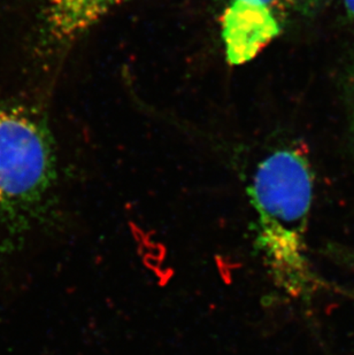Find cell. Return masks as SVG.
I'll list each match as a JSON object with an SVG mask.
<instances>
[{"label": "cell", "mask_w": 354, "mask_h": 355, "mask_svg": "<svg viewBox=\"0 0 354 355\" xmlns=\"http://www.w3.org/2000/svg\"><path fill=\"white\" fill-rule=\"evenodd\" d=\"M248 193L257 215V250L278 288L294 298L327 288L308 258L314 178L307 158L294 148L271 153L254 171Z\"/></svg>", "instance_id": "1"}, {"label": "cell", "mask_w": 354, "mask_h": 355, "mask_svg": "<svg viewBox=\"0 0 354 355\" xmlns=\"http://www.w3.org/2000/svg\"><path fill=\"white\" fill-rule=\"evenodd\" d=\"M47 120L26 103H0V254L17 251L47 214L57 184Z\"/></svg>", "instance_id": "2"}, {"label": "cell", "mask_w": 354, "mask_h": 355, "mask_svg": "<svg viewBox=\"0 0 354 355\" xmlns=\"http://www.w3.org/2000/svg\"><path fill=\"white\" fill-rule=\"evenodd\" d=\"M224 45L230 64H244L280 34V21L266 7L246 1H229L224 13Z\"/></svg>", "instance_id": "3"}, {"label": "cell", "mask_w": 354, "mask_h": 355, "mask_svg": "<svg viewBox=\"0 0 354 355\" xmlns=\"http://www.w3.org/2000/svg\"><path fill=\"white\" fill-rule=\"evenodd\" d=\"M127 1L45 0L43 10L44 36L53 45H69Z\"/></svg>", "instance_id": "4"}, {"label": "cell", "mask_w": 354, "mask_h": 355, "mask_svg": "<svg viewBox=\"0 0 354 355\" xmlns=\"http://www.w3.org/2000/svg\"><path fill=\"white\" fill-rule=\"evenodd\" d=\"M233 1V0H229ZM266 7L280 21L281 17L307 15L320 8L327 0H246Z\"/></svg>", "instance_id": "5"}, {"label": "cell", "mask_w": 354, "mask_h": 355, "mask_svg": "<svg viewBox=\"0 0 354 355\" xmlns=\"http://www.w3.org/2000/svg\"><path fill=\"white\" fill-rule=\"evenodd\" d=\"M323 254L336 265L354 272V245L327 243L324 245Z\"/></svg>", "instance_id": "6"}, {"label": "cell", "mask_w": 354, "mask_h": 355, "mask_svg": "<svg viewBox=\"0 0 354 355\" xmlns=\"http://www.w3.org/2000/svg\"><path fill=\"white\" fill-rule=\"evenodd\" d=\"M343 3L346 15L354 24V0H343Z\"/></svg>", "instance_id": "7"}]
</instances>
